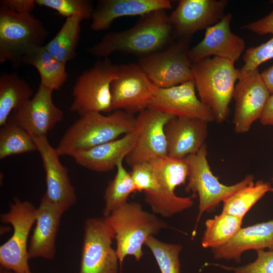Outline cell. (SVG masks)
<instances>
[{
    "label": "cell",
    "mask_w": 273,
    "mask_h": 273,
    "mask_svg": "<svg viewBox=\"0 0 273 273\" xmlns=\"http://www.w3.org/2000/svg\"><path fill=\"white\" fill-rule=\"evenodd\" d=\"M21 64L34 66L40 75V84L53 91L59 89L69 75L66 64L50 55L44 46L30 48L23 56Z\"/></svg>",
    "instance_id": "cell-25"
},
{
    "label": "cell",
    "mask_w": 273,
    "mask_h": 273,
    "mask_svg": "<svg viewBox=\"0 0 273 273\" xmlns=\"http://www.w3.org/2000/svg\"><path fill=\"white\" fill-rule=\"evenodd\" d=\"M173 117L150 108L139 113L135 118L138 140L125 157L127 164L132 166L168 156L165 126Z\"/></svg>",
    "instance_id": "cell-13"
},
{
    "label": "cell",
    "mask_w": 273,
    "mask_h": 273,
    "mask_svg": "<svg viewBox=\"0 0 273 273\" xmlns=\"http://www.w3.org/2000/svg\"><path fill=\"white\" fill-rule=\"evenodd\" d=\"M271 187L269 183L263 180L249 184L223 201L222 213L243 219L251 208L271 191Z\"/></svg>",
    "instance_id": "cell-30"
},
{
    "label": "cell",
    "mask_w": 273,
    "mask_h": 273,
    "mask_svg": "<svg viewBox=\"0 0 273 273\" xmlns=\"http://www.w3.org/2000/svg\"><path fill=\"white\" fill-rule=\"evenodd\" d=\"M33 90L17 73L3 72L0 75V126L8 121L12 112L31 99Z\"/></svg>",
    "instance_id": "cell-26"
},
{
    "label": "cell",
    "mask_w": 273,
    "mask_h": 273,
    "mask_svg": "<svg viewBox=\"0 0 273 273\" xmlns=\"http://www.w3.org/2000/svg\"><path fill=\"white\" fill-rule=\"evenodd\" d=\"M234 63L216 57L192 63L194 80L200 100L210 110L215 121L219 123L228 116L235 84L241 75Z\"/></svg>",
    "instance_id": "cell-4"
},
{
    "label": "cell",
    "mask_w": 273,
    "mask_h": 273,
    "mask_svg": "<svg viewBox=\"0 0 273 273\" xmlns=\"http://www.w3.org/2000/svg\"><path fill=\"white\" fill-rule=\"evenodd\" d=\"M154 256L161 273H180L179 255L182 246L167 243L150 236L145 242Z\"/></svg>",
    "instance_id": "cell-32"
},
{
    "label": "cell",
    "mask_w": 273,
    "mask_h": 273,
    "mask_svg": "<svg viewBox=\"0 0 273 273\" xmlns=\"http://www.w3.org/2000/svg\"><path fill=\"white\" fill-rule=\"evenodd\" d=\"M261 77L269 90L273 94V65L260 73Z\"/></svg>",
    "instance_id": "cell-39"
},
{
    "label": "cell",
    "mask_w": 273,
    "mask_h": 273,
    "mask_svg": "<svg viewBox=\"0 0 273 273\" xmlns=\"http://www.w3.org/2000/svg\"><path fill=\"white\" fill-rule=\"evenodd\" d=\"M226 0H180L168 16L174 37L189 39L197 31L217 23L225 15Z\"/></svg>",
    "instance_id": "cell-16"
},
{
    "label": "cell",
    "mask_w": 273,
    "mask_h": 273,
    "mask_svg": "<svg viewBox=\"0 0 273 273\" xmlns=\"http://www.w3.org/2000/svg\"><path fill=\"white\" fill-rule=\"evenodd\" d=\"M64 212L43 195L37 208L36 224L29 242V259L39 257L52 259L54 258L56 236Z\"/></svg>",
    "instance_id": "cell-20"
},
{
    "label": "cell",
    "mask_w": 273,
    "mask_h": 273,
    "mask_svg": "<svg viewBox=\"0 0 273 273\" xmlns=\"http://www.w3.org/2000/svg\"><path fill=\"white\" fill-rule=\"evenodd\" d=\"M257 257L252 262L238 267L219 266L234 273H273V250H258Z\"/></svg>",
    "instance_id": "cell-35"
},
{
    "label": "cell",
    "mask_w": 273,
    "mask_h": 273,
    "mask_svg": "<svg viewBox=\"0 0 273 273\" xmlns=\"http://www.w3.org/2000/svg\"><path fill=\"white\" fill-rule=\"evenodd\" d=\"M194 80L167 87H157L148 108L174 117L215 121L214 115L196 96Z\"/></svg>",
    "instance_id": "cell-17"
},
{
    "label": "cell",
    "mask_w": 273,
    "mask_h": 273,
    "mask_svg": "<svg viewBox=\"0 0 273 273\" xmlns=\"http://www.w3.org/2000/svg\"><path fill=\"white\" fill-rule=\"evenodd\" d=\"M82 21L78 16L67 18L56 35L44 46L50 55L63 63L66 64L76 56Z\"/></svg>",
    "instance_id": "cell-27"
},
{
    "label": "cell",
    "mask_w": 273,
    "mask_h": 273,
    "mask_svg": "<svg viewBox=\"0 0 273 273\" xmlns=\"http://www.w3.org/2000/svg\"><path fill=\"white\" fill-rule=\"evenodd\" d=\"M185 159L189 168L185 190L187 192L197 194L199 199L197 223L204 212L213 210L221 202L254 182L253 176L249 174L233 185L228 186L220 183L213 174L208 163L206 144L197 152L187 156Z\"/></svg>",
    "instance_id": "cell-6"
},
{
    "label": "cell",
    "mask_w": 273,
    "mask_h": 273,
    "mask_svg": "<svg viewBox=\"0 0 273 273\" xmlns=\"http://www.w3.org/2000/svg\"><path fill=\"white\" fill-rule=\"evenodd\" d=\"M37 208L28 201L14 197L10 209L1 214L2 222L11 224L13 233L0 247L1 267L14 273H31L28 260V240L31 228L35 223Z\"/></svg>",
    "instance_id": "cell-8"
},
{
    "label": "cell",
    "mask_w": 273,
    "mask_h": 273,
    "mask_svg": "<svg viewBox=\"0 0 273 273\" xmlns=\"http://www.w3.org/2000/svg\"><path fill=\"white\" fill-rule=\"evenodd\" d=\"M243 59L244 63L240 69L242 74L258 69L260 64L273 59V36L259 46L247 49Z\"/></svg>",
    "instance_id": "cell-34"
},
{
    "label": "cell",
    "mask_w": 273,
    "mask_h": 273,
    "mask_svg": "<svg viewBox=\"0 0 273 273\" xmlns=\"http://www.w3.org/2000/svg\"><path fill=\"white\" fill-rule=\"evenodd\" d=\"M207 123L195 118L171 119L165 126L168 156L182 159L197 152L205 144Z\"/></svg>",
    "instance_id": "cell-21"
},
{
    "label": "cell",
    "mask_w": 273,
    "mask_h": 273,
    "mask_svg": "<svg viewBox=\"0 0 273 273\" xmlns=\"http://www.w3.org/2000/svg\"><path fill=\"white\" fill-rule=\"evenodd\" d=\"M53 90L41 84L34 96L15 109L8 121L19 125L32 136H44L62 121L64 113L54 103Z\"/></svg>",
    "instance_id": "cell-15"
},
{
    "label": "cell",
    "mask_w": 273,
    "mask_h": 273,
    "mask_svg": "<svg viewBox=\"0 0 273 273\" xmlns=\"http://www.w3.org/2000/svg\"><path fill=\"white\" fill-rule=\"evenodd\" d=\"M0 273H14V272H13L12 271H11V270H8V269H5V268H1V271H0Z\"/></svg>",
    "instance_id": "cell-40"
},
{
    "label": "cell",
    "mask_w": 273,
    "mask_h": 273,
    "mask_svg": "<svg viewBox=\"0 0 273 273\" xmlns=\"http://www.w3.org/2000/svg\"><path fill=\"white\" fill-rule=\"evenodd\" d=\"M135 118L123 110L108 115L91 112L80 117L66 130L56 149L60 156L73 154L116 140L136 130Z\"/></svg>",
    "instance_id": "cell-2"
},
{
    "label": "cell",
    "mask_w": 273,
    "mask_h": 273,
    "mask_svg": "<svg viewBox=\"0 0 273 273\" xmlns=\"http://www.w3.org/2000/svg\"><path fill=\"white\" fill-rule=\"evenodd\" d=\"M242 28L258 35H273V10L267 15L254 22L245 24Z\"/></svg>",
    "instance_id": "cell-36"
},
{
    "label": "cell",
    "mask_w": 273,
    "mask_h": 273,
    "mask_svg": "<svg viewBox=\"0 0 273 273\" xmlns=\"http://www.w3.org/2000/svg\"><path fill=\"white\" fill-rule=\"evenodd\" d=\"M113 239L103 217L87 218L79 273H118L119 262L112 246Z\"/></svg>",
    "instance_id": "cell-11"
},
{
    "label": "cell",
    "mask_w": 273,
    "mask_h": 273,
    "mask_svg": "<svg viewBox=\"0 0 273 273\" xmlns=\"http://www.w3.org/2000/svg\"><path fill=\"white\" fill-rule=\"evenodd\" d=\"M265 248L273 250V219L241 228L226 244L212 250L216 259H233L239 262L245 251Z\"/></svg>",
    "instance_id": "cell-24"
},
{
    "label": "cell",
    "mask_w": 273,
    "mask_h": 273,
    "mask_svg": "<svg viewBox=\"0 0 273 273\" xmlns=\"http://www.w3.org/2000/svg\"><path fill=\"white\" fill-rule=\"evenodd\" d=\"M48 32L42 22L31 14L24 15L0 6V62L21 65L31 48L42 46Z\"/></svg>",
    "instance_id": "cell-5"
},
{
    "label": "cell",
    "mask_w": 273,
    "mask_h": 273,
    "mask_svg": "<svg viewBox=\"0 0 273 273\" xmlns=\"http://www.w3.org/2000/svg\"><path fill=\"white\" fill-rule=\"evenodd\" d=\"M189 39H178L160 52L140 57L137 64L157 86L167 88L193 80Z\"/></svg>",
    "instance_id": "cell-10"
},
{
    "label": "cell",
    "mask_w": 273,
    "mask_h": 273,
    "mask_svg": "<svg viewBox=\"0 0 273 273\" xmlns=\"http://www.w3.org/2000/svg\"><path fill=\"white\" fill-rule=\"evenodd\" d=\"M260 121L264 125H273V94L268 99Z\"/></svg>",
    "instance_id": "cell-38"
},
{
    "label": "cell",
    "mask_w": 273,
    "mask_h": 273,
    "mask_svg": "<svg viewBox=\"0 0 273 273\" xmlns=\"http://www.w3.org/2000/svg\"><path fill=\"white\" fill-rule=\"evenodd\" d=\"M243 219L222 213L205 221V230L201 244L212 249L229 242L241 229Z\"/></svg>",
    "instance_id": "cell-28"
},
{
    "label": "cell",
    "mask_w": 273,
    "mask_h": 273,
    "mask_svg": "<svg viewBox=\"0 0 273 273\" xmlns=\"http://www.w3.org/2000/svg\"><path fill=\"white\" fill-rule=\"evenodd\" d=\"M117 172L114 178L108 182L104 195L105 206L103 217L108 216L115 210L127 202L129 195L136 192L130 172L123 165V160L118 162Z\"/></svg>",
    "instance_id": "cell-29"
},
{
    "label": "cell",
    "mask_w": 273,
    "mask_h": 273,
    "mask_svg": "<svg viewBox=\"0 0 273 273\" xmlns=\"http://www.w3.org/2000/svg\"><path fill=\"white\" fill-rule=\"evenodd\" d=\"M138 132L136 130L116 140L73 154L71 157L79 165L96 172L112 170L123 160L135 146Z\"/></svg>",
    "instance_id": "cell-23"
},
{
    "label": "cell",
    "mask_w": 273,
    "mask_h": 273,
    "mask_svg": "<svg viewBox=\"0 0 273 273\" xmlns=\"http://www.w3.org/2000/svg\"><path fill=\"white\" fill-rule=\"evenodd\" d=\"M37 151L32 135L16 124L8 121L0 129V159L14 155Z\"/></svg>",
    "instance_id": "cell-31"
},
{
    "label": "cell",
    "mask_w": 273,
    "mask_h": 273,
    "mask_svg": "<svg viewBox=\"0 0 273 273\" xmlns=\"http://www.w3.org/2000/svg\"><path fill=\"white\" fill-rule=\"evenodd\" d=\"M103 217L116 240L115 250L121 268L127 256L140 260L143 255L142 247L147 239L168 227L155 214L144 210L138 202H127Z\"/></svg>",
    "instance_id": "cell-3"
},
{
    "label": "cell",
    "mask_w": 273,
    "mask_h": 273,
    "mask_svg": "<svg viewBox=\"0 0 273 273\" xmlns=\"http://www.w3.org/2000/svg\"><path fill=\"white\" fill-rule=\"evenodd\" d=\"M157 87L137 63L119 66L111 84L112 110L141 112L148 108Z\"/></svg>",
    "instance_id": "cell-12"
},
{
    "label": "cell",
    "mask_w": 273,
    "mask_h": 273,
    "mask_svg": "<svg viewBox=\"0 0 273 273\" xmlns=\"http://www.w3.org/2000/svg\"><path fill=\"white\" fill-rule=\"evenodd\" d=\"M36 5L55 10L66 18L78 16L82 20L91 18L93 2L89 0H35Z\"/></svg>",
    "instance_id": "cell-33"
},
{
    "label": "cell",
    "mask_w": 273,
    "mask_h": 273,
    "mask_svg": "<svg viewBox=\"0 0 273 273\" xmlns=\"http://www.w3.org/2000/svg\"><path fill=\"white\" fill-rule=\"evenodd\" d=\"M0 4L12 11L24 15L31 14L36 5L35 0H1Z\"/></svg>",
    "instance_id": "cell-37"
},
{
    "label": "cell",
    "mask_w": 273,
    "mask_h": 273,
    "mask_svg": "<svg viewBox=\"0 0 273 273\" xmlns=\"http://www.w3.org/2000/svg\"><path fill=\"white\" fill-rule=\"evenodd\" d=\"M31 273H32V272Z\"/></svg>",
    "instance_id": "cell-42"
},
{
    "label": "cell",
    "mask_w": 273,
    "mask_h": 273,
    "mask_svg": "<svg viewBox=\"0 0 273 273\" xmlns=\"http://www.w3.org/2000/svg\"><path fill=\"white\" fill-rule=\"evenodd\" d=\"M270 95L258 69L241 73L233 94L236 103L233 124L236 133L248 132L253 123L260 119Z\"/></svg>",
    "instance_id": "cell-14"
},
{
    "label": "cell",
    "mask_w": 273,
    "mask_h": 273,
    "mask_svg": "<svg viewBox=\"0 0 273 273\" xmlns=\"http://www.w3.org/2000/svg\"><path fill=\"white\" fill-rule=\"evenodd\" d=\"M119 66L108 58L97 61L84 71L73 87L71 112L80 116L91 112L112 111L111 84L117 76Z\"/></svg>",
    "instance_id": "cell-7"
},
{
    "label": "cell",
    "mask_w": 273,
    "mask_h": 273,
    "mask_svg": "<svg viewBox=\"0 0 273 273\" xmlns=\"http://www.w3.org/2000/svg\"><path fill=\"white\" fill-rule=\"evenodd\" d=\"M232 15L225 14L215 24L206 29L203 39L189 52L192 63L211 56L235 63L245 49L244 40L231 30Z\"/></svg>",
    "instance_id": "cell-19"
},
{
    "label": "cell",
    "mask_w": 273,
    "mask_h": 273,
    "mask_svg": "<svg viewBox=\"0 0 273 273\" xmlns=\"http://www.w3.org/2000/svg\"><path fill=\"white\" fill-rule=\"evenodd\" d=\"M272 183H273V177H272ZM271 192H273V187H271Z\"/></svg>",
    "instance_id": "cell-41"
},
{
    "label": "cell",
    "mask_w": 273,
    "mask_h": 273,
    "mask_svg": "<svg viewBox=\"0 0 273 273\" xmlns=\"http://www.w3.org/2000/svg\"><path fill=\"white\" fill-rule=\"evenodd\" d=\"M165 10L148 13L132 27L106 34L87 51L96 57L108 58L114 52L143 57L164 50L174 38Z\"/></svg>",
    "instance_id": "cell-1"
},
{
    "label": "cell",
    "mask_w": 273,
    "mask_h": 273,
    "mask_svg": "<svg viewBox=\"0 0 273 273\" xmlns=\"http://www.w3.org/2000/svg\"><path fill=\"white\" fill-rule=\"evenodd\" d=\"M171 8L168 0H99L92 15L90 29L95 31L106 30L119 17H142L156 10Z\"/></svg>",
    "instance_id": "cell-22"
},
{
    "label": "cell",
    "mask_w": 273,
    "mask_h": 273,
    "mask_svg": "<svg viewBox=\"0 0 273 273\" xmlns=\"http://www.w3.org/2000/svg\"><path fill=\"white\" fill-rule=\"evenodd\" d=\"M149 162L159 186L156 194L145 199L153 213L164 217H170L191 207L194 204L193 199L196 195L181 197L174 192L177 187L186 184L188 178L189 168L185 158L179 159L167 156Z\"/></svg>",
    "instance_id": "cell-9"
},
{
    "label": "cell",
    "mask_w": 273,
    "mask_h": 273,
    "mask_svg": "<svg viewBox=\"0 0 273 273\" xmlns=\"http://www.w3.org/2000/svg\"><path fill=\"white\" fill-rule=\"evenodd\" d=\"M40 154L46 173L44 195L64 212L76 202L75 190L71 183L67 168L60 161L56 148L49 143L47 135L32 136Z\"/></svg>",
    "instance_id": "cell-18"
}]
</instances>
